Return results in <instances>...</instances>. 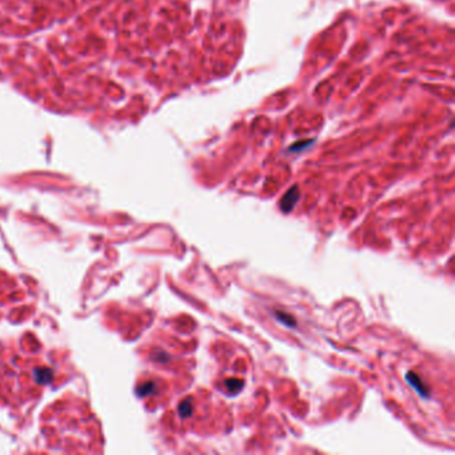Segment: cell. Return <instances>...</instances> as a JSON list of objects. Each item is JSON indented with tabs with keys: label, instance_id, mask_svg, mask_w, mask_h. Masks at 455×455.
I'll return each mask as SVG.
<instances>
[{
	"label": "cell",
	"instance_id": "obj_1",
	"mask_svg": "<svg viewBox=\"0 0 455 455\" xmlns=\"http://www.w3.org/2000/svg\"><path fill=\"white\" fill-rule=\"evenodd\" d=\"M299 196H300L299 187H298V186H292V187L284 194L283 198L280 199V210L283 212H286V214L291 212L294 206H295L298 199H299Z\"/></svg>",
	"mask_w": 455,
	"mask_h": 455
},
{
	"label": "cell",
	"instance_id": "obj_2",
	"mask_svg": "<svg viewBox=\"0 0 455 455\" xmlns=\"http://www.w3.org/2000/svg\"><path fill=\"white\" fill-rule=\"evenodd\" d=\"M406 380L408 382L410 386H412V388L415 390L418 394H419L422 398H430V392H428L427 387L424 386L423 380L420 379L419 376L416 375L415 372H407V375H406Z\"/></svg>",
	"mask_w": 455,
	"mask_h": 455
},
{
	"label": "cell",
	"instance_id": "obj_3",
	"mask_svg": "<svg viewBox=\"0 0 455 455\" xmlns=\"http://www.w3.org/2000/svg\"><path fill=\"white\" fill-rule=\"evenodd\" d=\"M274 315H275L276 320H279L280 323L284 324V326H287V327H295L296 326V320L292 318L290 314H286L283 311H275L274 312Z\"/></svg>",
	"mask_w": 455,
	"mask_h": 455
},
{
	"label": "cell",
	"instance_id": "obj_4",
	"mask_svg": "<svg viewBox=\"0 0 455 455\" xmlns=\"http://www.w3.org/2000/svg\"><path fill=\"white\" fill-rule=\"evenodd\" d=\"M226 387L231 394H238L240 391V388L243 387V380L240 379H227L224 382Z\"/></svg>",
	"mask_w": 455,
	"mask_h": 455
},
{
	"label": "cell",
	"instance_id": "obj_5",
	"mask_svg": "<svg viewBox=\"0 0 455 455\" xmlns=\"http://www.w3.org/2000/svg\"><path fill=\"white\" fill-rule=\"evenodd\" d=\"M179 414L180 416H183V418H187L192 414V402L191 399H186L183 400L179 406Z\"/></svg>",
	"mask_w": 455,
	"mask_h": 455
},
{
	"label": "cell",
	"instance_id": "obj_6",
	"mask_svg": "<svg viewBox=\"0 0 455 455\" xmlns=\"http://www.w3.org/2000/svg\"><path fill=\"white\" fill-rule=\"evenodd\" d=\"M152 388H154V384H152V383L144 384V387H143L144 392H142V395H146V394H150V392L152 391Z\"/></svg>",
	"mask_w": 455,
	"mask_h": 455
}]
</instances>
